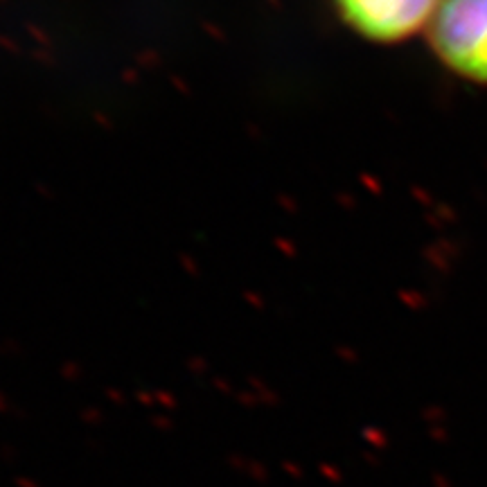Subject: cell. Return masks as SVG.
<instances>
[{
    "mask_svg": "<svg viewBox=\"0 0 487 487\" xmlns=\"http://www.w3.org/2000/svg\"><path fill=\"white\" fill-rule=\"evenodd\" d=\"M428 41L445 68L487 86V0H442Z\"/></svg>",
    "mask_w": 487,
    "mask_h": 487,
    "instance_id": "obj_1",
    "label": "cell"
},
{
    "mask_svg": "<svg viewBox=\"0 0 487 487\" xmlns=\"http://www.w3.org/2000/svg\"><path fill=\"white\" fill-rule=\"evenodd\" d=\"M352 30L377 43L406 41L431 27L442 0H334Z\"/></svg>",
    "mask_w": 487,
    "mask_h": 487,
    "instance_id": "obj_2",
    "label": "cell"
}]
</instances>
